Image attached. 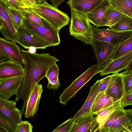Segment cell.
<instances>
[{"instance_id": "1f68e13d", "label": "cell", "mask_w": 132, "mask_h": 132, "mask_svg": "<svg viewBox=\"0 0 132 132\" xmlns=\"http://www.w3.org/2000/svg\"><path fill=\"white\" fill-rule=\"evenodd\" d=\"M75 120L73 117L69 119L56 128L52 132H70Z\"/></svg>"}, {"instance_id": "7a4b0ae2", "label": "cell", "mask_w": 132, "mask_h": 132, "mask_svg": "<svg viewBox=\"0 0 132 132\" xmlns=\"http://www.w3.org/2000/svg\"><path fill=\"white\" fill-rule=\"evenodd\" d=\"M26 9L30 10L59 32L70 21V18L67 13L49 4L46 0L41 3H34Z\"/></svg>"}, {"instance_id": "d6a6232c", "label": "cell", "mask_w": 132, "mask_h": 132, "mask_svg": "<svg viewBox=\"0 0 132 132\" xmlns=\"http://www.w3.org/2000/svg\"><path fill=\"white\" fill-rule=\"evenodd\" d=\"M21 11L23 17L41 25H45L44 22L41 18L30 10L27 9H21Z\"/></svg>"}, {"instance_id": "484cf974", "label": "cell", "mask_w": 132, "mask_h": 132, "mask_svg": "<svg viewBox=\"0 0 132 132\" xmlns=\"http://www.w3.org/2000/svg\"><path fill=\"white\" fill-rule=\"evenodd\" d=\"M104 15L108 21L106 26L110 27L126 15L117 10L111 5L106 11Z\"/></svg>"}, {"instance_id": "e0dca14e", "label": "cell", "mask_w": 132, "mask_h": 132, "mask_svg": "<svg viewBox=\"0 0 132 132\" xmlns=\"http://www.w3.org/2000/svg\"><path fill=\"white\" fill-rule=\"evenodd\" d=\"M0 48L8 55L11 60L21 64H23L21 50L15 42L1 37Z\"/></svg>"}, {"instance_id": "8992f818", "label": "cell", "mask_w": 132, "mask_h": 132, "mask_svg": "<svg viewBox=\"0 0 132 132\" xmlns=\"http://www.w3.org/2000/svg\"><path fill=\"white\" fill-rule=\"evenodd\" d=\"M93 39L111 43L116 47L132 35V31L118 32L110 28L100 29L92 25Z\"/></svg>"}, {"instance_id": "c3c4849f", "label": "cell", "mask_w": 132, "mask_h": 132, "mask_svg": "<svg viewBox=\"0 0 132 132\" xmlns=\"http://www.w3.org/2000/svg\"><path fill=\"white\" fill-rule=\"evenodd\" d=\"M41 0L42 2H44L45 0Z\"/></svg>"}, {"instance_id": "6da1fadb", "label": "cell", "mask_w": 132, "mask_h": 132, "mask_svg": "<svg viewBox=\"0 0 132 132\" xmlns=\"http://www.w3.org/2000/svg\"><path fill=\"white\" fill-rule=\"evenodd\" d=\"M25 74L23 85L15 99L23 101V106H26L29 96L31 83L39 81L46 77L49 69L59 60L49 53H31L21 50Z\"/></svg>"}, {"instance_id": "e575fe53", "label": "cell", "mask_w": 132, "mask_h": 132, "mask_svg": "<svg viewBox=\"0 0 132 132\" xmlns=\"http://www.w3.org/2000/svg\"><path fill=\"white\" fill-rule=\"evenodd\" d=\"M33 126L27 121H22L19 123L16 132H32Z\"/></svg>"}, {"instance_id": "9c48e42d", "label": "cell", "mask_w": 132, "mask_h": 132, "mask_svg": "<svg viewBox=\"0 0 132 132\" xmlns=\"http://www.w3.org/2000/svg\"><path fill=\"white\" fill-rule=\"evenodd\" d=\"M132 60V50L118 58L113 61L110 60L98 68L97 73L101 76L118 73L125 68Z\"/></svg>"}, {"instance_id": "8d00e7d4", "label": "cell", "mask_w": 132, "mask_h": 132, "mask_svg": "<svg viewBox=\"0 0 132 132\" xmlns=\"http://www.w3.org/2000/svg\"><path fill=\"white\" fill-rule=\"evenodd\" d=\"M111 76V75L108 76L103 79L99 80L100 92L105 91L108 85Z\"/></svg>"}, {"instance_id": "b9f144b4", "label": "cell", "mask_w": 132, "mask_h": 132, "mask_svg": "<svg viewBox=\"0 0 132 132\" xmlns=\"http://www.w3.org/2000/svg\"><path fill=\"white\" fill-rule=\"evenodd\" d=\"M50 0L54 6L57 8L58 6L60 5L62 2L64 1L65 0Z\"/></svg>"}, {"instance_id": "ffe728a7", "label": "cell", "mask_w": 132, "mask_h": 132, "mask_svg": "<svg viewBox=\"0 0 132 132\" xmlns=\"http://www.w3.org/2000/svg\"><path fill=\"white\" fill-rule=\"evenodd\" d=\"M122 107L121 100L114 102L112 105L100 111L94 118V121L97 127L94 130L102 128L109 116L114 112Z\"/></svg>"}, {"instance_id": "7c38bea8", "label": "cell", "mask_w": 132, "mask_h": 132, "mask_svg": "<svg viewBox=\"0 0 132 132\" xmlns=\"http://www.w3.org/2000/svg\"><path fill=\"white\" fill-rule=\"evenodd\" d=\"M16 100H6L0 96V114L12 121L19 124L22 121L21 110L16 106Z\"/></svg>"}, {"instance_id": "5bb4252c", "label": "cell", "mask_w": 132, "mask_h": 132, "mask_svg": "<svg viewBox=\"0 0 132 132\" xmlns=\"http://www.w3.org/2000/svg\"><path fill=\"white\" fill-rule=\"evenodd\" d=\"M24 74V68L20 63L10 60L0 63V83Z\"/></svg>"}, {"instance_id": "ac0fdd59", "label": "cell", "mask_w": 132, "mask_h": 132, "mask_svg": "<svg viewBox=\"0 0 132 132\" xmlns=\"http://www.w3.org/2000/svg\"><path fill=\"white\" fill-rule=\"evenodd\" d=\"M100 92L99 80L91 86L89 93L84 104L73 117L75 120L91 113L92 106L95 99Z\"/></svg>"}, {"instance_id": "d4e9b609", "label": "cell", "mask_w": 132, "mask_h": 132, "mask_svg": "<svg viewBox=\"0 0 132 132\" xmlns=\"http://www.w3.org/2000/svg\"><path fill=\"white\" fill-rule=\"evenodd\" d=\"M116 9L132 18V0H110Z\"/></svg>"}, {"instance_id": "60d3db41", "label": "cell", "mask_w": 132, "mask_h": 132, "mask_svg": "<svg viewBox=\"0 0 132 132\" xmlns=\"http://www.w3.org/2000/svg\"><path fill=\"white\" fill-rule=\"evenodd\" d=\"M7 60H11L10 57L5 52L0 48V63Z\"/></svg>"}, {"instance_id": "603a6c76", "label": "cell", "mask_w": 132, "mask_h": 132, "mask_svg": "<svg viewBox=\"0 0 132 132\" xmlns=\"http://www.w3.org/2000/svg\"><path fill=\"white\" fill-rule=\"evenodd\" d=\"M131 121L124 111L117 118L109 132H131L129 126Z\"/></svg>"}, {"instance_id": "d590c367", "label": "cell", "mask_w": 132, "mask_h": 132, "mask_svg": "<svg viewBox=\"0 0 132 132\" xmlns=\"http://www.w3.org/2000/svg\"><path fill=\"white\" fill-rule=\"evenodd\" d=\"M122 107L129 105H132V90L125 94L121 99Z\"/></svg>"}, {"instance_id": "7dc6e473", "label": "cell", "mask_w": 132, "mask_h": 132, "mask_svg": "<svg viewBox=\"0 0 132 132\" xmlns=\"http://www.w3.org/2000/svg\"><path fill=\"white\" fill-rule=\"evenodd\" d=\"M35 1L36 3H41L42 2L40 0H34Z\"/></svg>"}, {"instance_id": "4316f807", "label": "cell", "mask_w": 132, "mask_h": 132, "mask_svg": "<svg viewBox=\"0 0 132 132\" xmlns=\"http://www.w3.org/2000/svg\"><path fill=\"white\" fill-rule=\"evenodd\" d=\"M110 28L114 31L118 32L132 31V18L127 15L122 18Z\"/></svg>"}, {"instance_id": "f1b7e54d", "label": "cell", "mask_w": 132, "mask_h": 132, "mask_svg": "<svg viewBox=\"0 0 132 132\" xmlns=\"http://www.w3.org/2000/svg\"><path fill=\"white\" fill-rule=\"evenodd\" d=\"M19 125L0 114V132H16Z\"/></svg>"}, {"instance_id": "44dd1931", "label": "cell", "mask_w": 132, "mask_h": 132, "mask_svg": "<svg viewBox=\"0 0 132 132\" xmlns=\"http://www.w3.org/2000/svg\"><path fill=\"white\" fill-rule=\"evenodd\" d=\"M112 97L107 95L105 91L100 92L97 95L92 106L91 113L97 115L102 110L113 104Z\"/></svg>"}, {"instance_id": "4fadbf2b", "label": "cell", "mask_w": 132, "mask_h": 132, "mask_svg": "<svg viewBox=\"0 0 132 132\" xmlns=\"http://www.w3.org/2000/svg\"><path fill=\"white\" fill-rule=\"evenodd\" d=\"M24 76L15 77L0 83V96L9 100L13 95H16L23 85Z\"/></svg>"}, {"instance_id": "f546056e", "label": "cell", "mask_w": 132, "mask_h": 132, "mask_svg": "<svg viewBox=\"0 0 132 132\" xmlns=\"http://www.w3.org/2000/svg\"><path fill=\"white\" fill-rule=\"evenodd\" d=\"M124 111L123 108H122L113 112L108 118L103 127L96 130L95 132H109L110 129L116 119Z\"/></svg>"}, {"instance_id": "74e56055", "label": "cell", "mask_w": 132, "mask_h": 132, "mask_svg": "<svg viewBox=\"0 0 132 132\" xmlns=\"http://www.w3.org/2000/svg\"><path fill=\"white\" fill-rule=\"evenodd\" d=\"M21 9H26L34 3H36L34 0H16Z\"/></svg>"}, {"instance_id": "836d02e7", "label": "cell", "mask_w": 132, "mask_h": 132, "mask_svg": "<svg viewBox=\"0 0 132 132\" xmlns=\"http://www.w3.org/2000/svg\"><path fill=\"white\" fill-rule=\"evenodd\" d=\"M59 68L58 65L55 63L49 69L46 76L48 80H59Z\"/></svg>"}, {"instance_id": "7402d4cb", "label": "cell", "mask_w": 132, "mask_h": 132, "mask_svg": "<svg viewBox=\"0 0 132 132\" xmlns=\"http://www.w3.org/2000/svg\"><path fill=\"white\" fill-rule=\"evenodd\" d=\"M93 114L90 113L75 120L70 132H88L94 120Z\"/></svg>"}, {"instance_id": "277c9868", "label": "cell", "mask_w": 132, "mask_h": 132, "mask_svg": "<svg viewBox=\"0 0 132 132\" xmlns=\"http://www.w3.org/2000/svg\"><path fill=\"white\" fill-rule=\"evenodd\" d=\"M42 19L44 24V26L23 17L22 24L26 29L45 42L47 47L60 44L59 32L45 21Z\"/></svg>"}, {"instance_id": "cb8c5ba5", "label": "cell", "mask_w": 132, "mask_h": 132, "mask_svg": "<svg viewBox=\"0 0 132 132\" xmlns=\"http://www.w3.org/2000/svg\"><path fill=\"white\" fill-rule=\"evenodd\" d=\"M132 50V35L119 43L115 48L111 59L113 61Z\"/></svg>"}, {"instance_id": "f6af8a7d", "label": "cell", "mask_w": 132, "mask_h": 132, "mask_svg": "<svg viewBox=\"0 0 132 132\" xmlns=\"http://www.w3.org/2000/svg\"><path fill=\"white\" fill-rule=\"evenodd\" d=\"M36 48L34 47H30L28 50L31 53H35L36 51Z\"/></svg>"}, {"instance_id": "5b68a950", "label": "cell", "mask_w": 132, "mask_h": 132, "mask_svg": "<svg viewBox=\"0 0 132 132\" xmlns=\"http://www.w3.org/2000/svg\"><path fill=\"white\" fill-rule=\"evenodd\" d=\"M98 68L97 63L90 67L63 91L59 97V102L66 105L70 99L74 97L78 91L93 76L98 73Z\"/></svg>"}, {"instance_id": "30bf717a", "label": "cell", "mask_w": 132, "mask_h": 132, "mask_svg": "<svg viewBox=\"0 0 132 132\" xmlns=\"http://www.w3.org/2000/svg\"><path fill=\"white\" fill-rule=\"evenodd\" d=\"M43 91L42 84L35 81L31 83L30 93L25 108V118H31L36 114Z\"/></svg>"}, {"instance_id": "ee69618b", "label": "cell", "mask_w": 132, "mask_h": 132, "mask_svg": "<svg viewBox=\"0 0 132 132\" xmlns=\"http://www.w3.org/2000/svg\"><path fill=\"white\" fill-rule=\"evenodd\" d=\"M126 70H132V60L129 63L125 68Z\"/></svg>"}, {"instance_id": "ba28073f", "label": "cell", "mask_w": 132, "mask_h": 132, "mask_svg": "<svg viewBox=\"0 0 132 132\" xmlns=\"http://www.w3.org/2000/svg\"><path fill=\"white\" fill-rule=\"evenodd\" d=\"M7 6L3 0H0V32L7 40L15 43L16 42V31L8 13L7 10Z\"/></svg>"}, {"instance_id": "4dcf8cb0", "label": "cell", "mask_w": 132, "mask_h": 132, "mask_svg": "<svg viewBox=\"0 0 132 132\" xmlns=\"http://www.w3.org/2000/svg\"><path fill=\"white\" fill-rule=\"evenodd\" d=\"M119 73L123 81L125 94L127 93L132 90V70H126Z\"/></svg>"}, {"instance_id": "f35d334b", "label": "cell", "mask_w": 132, "mask_h": 132, "mask_svg": "<svg viewBox=\"0 0 132 132\" xmlns=\"http://www.w3.org/2000/svg\"><path fill=\"white\" fill-rule=\"evenodd\" d=\"M48 82L47 88L49 89H58L60 87V84L59 80L53 79L48 80Z\"/></svg>"}, {"instance_id": "ab89813d", "label": "cell", "mask_w": 132, "mask_h": 132, "mask_svg": "<svg viewBox=\"0 0 132 132\" xmlns=\"http://www.w3.org/2000/svg\"><path fill=\"white\" fill-rule=\"evenodd\" d=\"M8 6L18 10H21L20 6L16 0H3Z\"/></svg>"}, {"instance_id": "7bdbcfd3", "label": "cell", "mask_w": 132, "mask_h": 132, "mask_svg": "<svg viewBox=\"0 0 132 132\" xmlns=\"http://www.w3.org/2000/svg\"><path fill=\"white\" fill-rule=\"evenodd\" d=\"M127 116L131 121H132V108L128 109H124Z\"/></svg>"}, {"instance_id": "3957f363", "label": "cell", "mask_w": 132, "mask_h": 132, "mask_svg": "<svg viewBox=\"0 0 132 132\" xmlns=\"http://www.w3.org/2000/svg\"><path fill=\"white\" fill-rule=\"evenodd\" d=\"M71 18L69 28L70 34L86 44H90L93 38L92 25L86 14L70 8Z\"/></svg>"}, {"instance_id": "2e32d148", "label": "cell", "mask_w": 132, "mask_h": 132, "mask_svg": "<svg viewBox=\"0 0 132 132\" xmlns=\"http://www.w3.org/2000/svg\"><path fill=\"white\" fill-rule=\"evenodd\" d=\"M111 5L110 0H104L94 9L86 13L90 23L97 28L106 26L108 21L104 15V14Z\"/></svg>"}, {"instance_id": "8fae6325", "label": "cell", "mask_w": 132, "mask_h": 132, "mask_svg": "<svg viewBox=\"0 0 132 132\" xmlns=\"http://www.w3.org/2000/svg\"><path fill=\"white\" fill-rule=\"evenodd\" d=\"M95 52L98 68L111 59L116 47L110 43L93 39L90 44Z\"/></svg>"}, {"instance_id": "d6986e66", "label": "cell", "mask_w": 132, "mask_h": 132, "mask_svg": "<svg viewBox=\"0 0 132 132\" xmlns=\"http://www.w3.org/2000/svg\"><path fill=\"white\" fill-rule=\"evenodd\" d=\"M104 0H68L67 4L72 8L86 13L100 4Z\"/></svg>"}, {"instance_id": "83f0119b", "label": "cell", "mask_w": 132, "mask_h": 132, "mask_svg": "<svg viewBox=\"0 0 132 132\" xmlns=\"http://www.w3.org/2000/svg\"><path fill=\"white\" fill-rule=\"evenodd\" d=\"M7 10L10 20L17 31L22 24L23 17L21 9H17L7 6Z\"/></svg>"}, {"instance_id": "bcb514c9", "label": "cell", "mask_w": 132, "mask_h": 132, "mask_svg": "<svg viewBox=\"0 0 132 132\" xmlns=\"http://www.w3.org/2000/svg\"><path fill=\"white\" fill-rule=\"evenodd\" d=\"M129 128L131 132H132V122L131 121L130 125Z\"/></svg>"}, {"instance_id": "9a60e30c", "label": "cell", "mask_w": 132, "mask_h": 132, "mask_svg": "<svg viewBox=\"0 0 132 132\" xmlns=\"http://www.w3.org/2000/svg\"><path fill=\"white\" fill-rule=\"evenodd\" d=\"M105 93L112 98L114 103L121 100L125 94L124 84L119 73L111 75L110 79Z\"/></svg>"}, {"instance_id": "52a82bcc", "label": "cell", "mask_w": 132, "mask_h": 132, "mask_svg": "<svg viewBox=\"0 0 132 132\" xmlns=\"http://www.w3.org/2000/svg\"><path fill=\"white\" fill-rule=\"evenodd\" d=\"M16 40L18 44L28 50L31 47L41 49L47 47L45 42L26 29L22 24L16 31Z\"/></svg>"}]
</instances>
